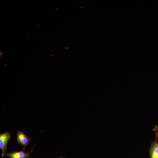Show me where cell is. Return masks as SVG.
Returning <instances> with one entry per match:
<instances>
[{
  "instance_id": "obj_1",
  "label": "cell",
  "mask_w": 158,
  "mask_h": 158,
  "mask_svg": "<svg viewBox=\"0 0 158 158\" xmlns=\"http://www.w3.org/2000/svg\"><path fill=\"white\" fill-rule=\"evenodd\" d=\"M11 138V134L9 132H6L0 134V148L2 150V158H4L6 150L7 144Z\"/></svg>"
},
{
  "instance_id": "obj_2",
  "label": "cell",
  "mask_w": 158,
  "mask_h": 158,
  "mask_svg": "<svg viewBox=\"0 0 158 158\" xmlns=\"http://www.w3.org/2000/svg\"><path fill=\"white\" fill-rule=\"evenodd\" d=\"M31 150L27 153H25L23 150L20 151H13L10 152H6L4 156L9 158H27L29 157L31 153L33 151L34 147Z\"/></svg>"
},
{
  "instance_id": "obj_3",
  "label": "cell",
  "mask_w": 158,
  "mask_h": 158,
  "mask_svg": "<svg viewBox=\"0 0 158 158\" xmlns=\"http://www.w3.org/2000/svg\"><path fill=\"white\" fill-rule=\"evenodd\" d=\"M17 142L23 147V150L26 146L30 144V138L20 130H18L16 134Z\"/></svg>"
},
{
  "instance_id": "obj_4",
  "label": "cell",
  "mask_w": 158,
  "mask_h": 158,
  "mask_svg": "<svg viewBox=\"0 0 158 158\" xmlns=\"http://www.w3.org/2000/svg\"><path fill=\"white\" fill-rule=\"evenodd\" d=\"M157 139L158 134L157 132L155 140L152 143L150 148L149 154L150 158H158V142Z\"/></svg>"
},
{
  "instance_id": "obj_5",
  "label": "cell",
  "mask_w": 158,
  "mask_h": 158,
  "mask_svg": "<svg viewBox=\"0 0 158 158\" xmlns=\"http://www.w3.org/2000/svg\"><path fill=\"white\" fill-rule=\"evenodd\" d=\"M154 131H157L158 130V126L155 125L154 128L153 129Z\"/></svg>"
},
{
  "instance_id": "obj_6",
  "label": "cell",
  "mask_w": 158,
  "mask_h": 158,
  "mask_svg": "<svg viewBox=\"0 0 158 158\" xmlns=\"http://www.w3.org/2000/svg\"><path fill=\"white\" fill-rule=\"evenodd\" d=\"M58 158H64V157H59Z\"/></svg>"
}]
</instances>
